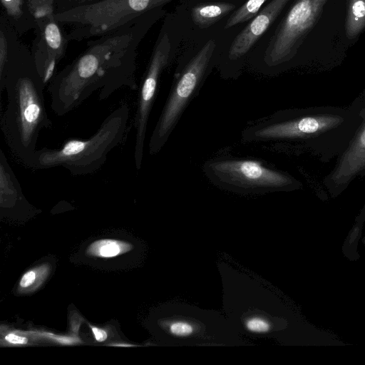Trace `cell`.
<instances>
[{
    "label": "cell",
    "instance_id": "6da1fadb",
    "mask_svg": "<svg viewBox=\"0 0 365 365\" xmlns=\"http://www.w3.org/2000/svg\"><path fill=\"white\" fill-rule=\"evenodd\" d=\"M165 14L163 7L155 9L113 31L88 41L86 49L56 73L48 83L53 112L58 116L65 115L98 90L100 101L123 87L135 91L138 48Z\"/></svg>",
    "mask_w": 365,
    "mask_h": 365
},
{
    "label": "cell",
    "instance_id": "7a4b0ae2",
    "mask_svg": "<svg viewBox=\"0 0 365 365\" xmlns=\"http://www.w3.org/2000/svg\"><path fill=\"white\" fill-rule=\"evenodd\" d=\"M360 122L350 105L283 109L246 128L242 139L272 143L293 155L308 153L327 163L346 150Z\"/></svg>",
    "mask_w": 365,
    "mask_h": 365
},
{
    "label": "cell",
    "instance_id": "3957f363",
    "mask_svg": "<svg viewBox=\"0 0 365 365\" xmlns=\"http://www.w3.org/2000/svg\"><path fill=\"white\" fill-rule=\"evenodd\" d=\"M9 26V48L4 67L0 69V91L7 95L6 108L1 118V129L14 156L30 168L36 151L38 135L51 129L44 103L45 88L31 49Z\"/></svg>",
    "mask_w": 365,
    "mask_h": 365
},
{
    "label": "cell",
    "instance_id": "277c9868",
    "mask_svg": "<svg viewBox=\"0 0 365 365\" xmlns=\"http://www.w3.org/2000/svg\"><path fill=\"white\" fill-rule=\"evenodd\" d=\"M128 105L113 110L90 138H68L60 147L36 150L30 168L63 167L73 175L93 174L107 160L108 153L123 140L129 118Z\"/></svg>",
    "mask_w": 365,
    "mask_h": 365
},
{
    "label": "cell",
    "instance_id": "5b68a950",
    "mask_svg": "<svg viewBox=\"0 0 365 365\" xmlns=\"http://www.w3.org/2000/svg\"><path fill=\"white\" fill-rule=\"evenodd\" d=\"M202 170L215 186L242 194L291 192L303 187L289 173L255 159L217 156L207 160Z\"/></svg>",
    "mask_w": 365,
    "mask_h": 365
},
{
    "label": "cell",
    "instance_id": "8992f818",
    "mask_svg": "<svg viewBox=\"0 0 365 365\" xmlns=\"http://www.w3.org/2000/svg\"><path fill=\"white\" fill-rule=\"evenodd\" d=\"M213 39L176 71L168 98L148 143L150 155L159 153L168 140L184 111L198 95L214 62Z\"/></svg>",
    "mask_w": 365,
    "mask_h": 365
},
{
    "label": "cell",
    "instance_id": "52a82bcc",
    "mask_svg": "<svg viewBox=\"0 0 365 365\" xmlns=\"http://www.w3.org/2000/svg\"><path fill=\"white\" fill-rule=\"evenodd\" d=\"M171 1L101 0L58 13L56 18L63 27L69 29L70 41H82L113 31Z\"/></svg>",
    "mask_w": 365,
    "mask_h": 365
},
{
    "label": "cell",
    "instance_id": "ba28073f",
    "mask_svg": "<svg viewBox=\"0 0 365 365\" xmlns=\"http://www.w3.org/2000/svg\"><path fill=\"white\" fill-rule=\"evenodd\" d=\"M327 0H297L269 40L263 56L262 71H280L295 55L297 48L312 27Z\"/></svg>",
    "mask_w": 365,
    "mask_h": 365
},
{
    "label": "cell",
    "instance_id": "9c48e42d",
    "mask_svg": "<svg viewBox=\"0 0 365 365\" xmlns=\"http://www.w3.org/2000/svg\"><path fill=\"white\" fill-rule=\"evenodd\" d=\"M36 26L31 51L36 68L46 86L65 56L70 41L56 18L54 0H29Z\"/></svg>",
    "mask_w": 365,
    "mask_h": 365
},
{
    "label": "cell",
    "instance_id": "30bf717a",
    "mask_svg": "<svg viewBox=\"0 0 365 365\" xmlns=\"http://www.w3.org/2000/svg\"><path fill=\"white\" fill-rule=\"evenodd\" d=\"M172 46L170 35L166 27L163 26L159 33L139 87L134 117V160L137 170H140L142 165L150 114L156 98L160 76L172 58Z\"/></svg>",
    "mask_w": 365,
    "mask_h": 365
},
{
    "label": "cell",
    "instance_id": "8fae6325",
    "mask_svg": "<svg viewBox=\"0 0 365 365\" xmlns=\"http://www.w3.org/2000/svg\"><path fill=\"white\" fill-rule=\"evenodd\" d=\"M349 105L356 110L361 122L347 148L323 180L331 197L340 195L356 178L365 176V88Z\"/></svg>",
    "mask_w": 365,
    "mask_h": 365
},
{
    "label": "cell",
    "instance_id": "7c38bea8",
    "mask_svg": "<svg viewBox=\"0 0 365 365\" xmlns=\"http://www.w3.org/2000/svg\"><path fill=\"white\" fill-rule=\"evenodd\" d=\"M290 0H269L246 26L236 36L228 51L227 58L233 66L231 77H237L236 62L242 59L265 33Z\"/></svg>",
    "mask_w": 365,
    "mask_h": 365
},
{
    "label": "cell",
    "instance_id": "4fadbf2b",
    "mask_svg": "<svg viewBox=\"0 0 365 365\" xmlns=\"http://www.w3.org/2000/svg\"><path fill=\"white\" fill-rule=\"evenodd\" d=\"M2 13L19 36L34 29L29 0H0Z\"/></svg>",
    "mask_w": 365,
    "mask_h": 365
},
{
    "label": "cell",
    "instance_id": "5bb4252c",
    "mask_svg": "<svg viewBox=\"0 0 365 365\" xmlns=\"http://www.w3.org/2000/svg\"><path fill=\"white\" fill-rule=\"evenodd\" d=\"M237 9V4L230 1H214L197 4L191 9L193 23L206 29Z\"/></svg>",
    "mask_w": 365,
    "mask_h": 365
},
{
    "label": "cell",
    "instance_id": "9a60e30c",
    "mask_svg": "<svg viewBox=\"0 0 365 365\" xmlns=\"http://www.w3.org/2000/svg\"><path fill=\"white\" fill-rule=\"evenodd\" d=\"M133 245L128 242L103 239L95 241L86 250L87 255L98 257H113L130 251Z\"/></svg>",
    "mask_w": 365,
    "mask_h": 365
},
{
    "label": "cell",
    "instance_id": "2e32d148",
    "mask_svg": "<svg viewBox=\"0 0 365 365\" xmlns=\"http://www.w3.org/2000/svg\"><path fill=\"white\" fill-rule=\"evenodd\" d=\"M365 27V0H349L346 24V36L355 38Z\"/></svg>",
    "mask_w": 365,
    "mask_h": 365
},
{
    "label": "cell",
    "instance_id": "e0dca14e",
    "mask_svg": "<svg viewBox=\"0 0 365 365\" xmlns=\"http://www.w3.org/2000/svg\"><path fill=\"white\" fill-rule=\"evenodd\" d=\"M365 222V204L356 217L352 228L349 232L342 247L344 255L350 260H356L359 257L358 253L359 241Z\"/></svg>",
    "mask_w": 365,
    "mask_h": 365
},
{
    "label": "cell",
    "instance_id": "ac0fdd59",
    "mask_svg": "<svg viewBox=\"0 0 365 365\" xmlns=\"http://www.w3.org/2000/svg\"><path fill=\"white\" fill-rule=\"evenodd\" d=\"M269 0H247L234 11L226 21L225 29L250 21Z\"/></svg>",
    "mask_w": 365,
    "mask_h": 365
},
{
    "label": "cell",
    "instance_id": "d6986e66",
    "mask_svg": "<svg viewBox=\"0 0 365 365\" xmlns=\"http://www.w3.org/2000/svg\"><path fill=\"white\" fill-rule=\"evenodd\" d=\"M101 0H54L56 14L92 4Z\"/></svg>",
    "mask_w": 365,
    "mask_h": 365
},
{
    "label": "cell",
    "instance_id": "ffe728a7",
    "mask_svg": "<svg viewBox=\"0 0 365 365\" xmlns=\"http://www.w3.org/2000/svg\"><path fill=\"white\" fill-rule=\"evenodd\" d=\"M170 331L177 336H187L192 333V327L189 324L178 322L170 326Z\"/></svg>",
    "mask_w": 365,
    "mask_h": 365
},
{
    "label": "cell",
    "instance_id": "44dd1931",
    "mask_svg": "<svg viewBox=\"0 0 365 365\" xmlns=\"http://www.w3.org/2000/svg\"><path fill=\"white\" fill-rule=\"evenodd\" d=\"M247 327L252 331L265 332L269 329V324L261 319L255 318L247 322Z\"/></svg>",
    "mask_w": 365,
    "mask_h": 365
},
{
    "label": "cell",
    "instance_id": "7402d4cb",
    "mask_svg": "<svg viewBox=\"0 0 365 365\" xmlns=\"http://www.w3.org/2000/svg\"><path fill=\"white\" fill-rule=\"evenodd\" d=\"M36 272L34 270H30L26 272L21 279L20 287L26 288L34 284L36 280Z\"/></svg>",
    "mask_w": 365,
    "mask_h": 365
},
{
    "label": "cell",
    "instance_id": "603a6c76",
    "mask_svg": "<svg viewBox=\"0 0 365 365\" xmlns=\"http://www.w3.org/2000/svg\"><path fill=\"white\" fill-rule=\"evenodd\" d=\"M5 339L9 343L24 344H26L28 340L26 337L16 335L14 334H9L5 336Z\"/></svg>",
    "mask_w": 365,
    "mask_h": 365
},
{
    "label": "cell",
    "instance_id": "cb8c5ba5",
    "mask_svg": "<svg viewBox=\"0 0 365 365\" xmlns=\"http://www.w3.org/2000/svg\"><path fill=\"white\" fill-rule=\"evenodd\" d=\"M91 327V329L93 331V333L94 334V336H95L96 341H98L99 342H102V341H104L107 339V337H108L107 333L103 329H99L97 327Z\"/></svg>",
    "mask_w": 365,
    "mask_h": 365
},
{
    "label": "cell",
    "instance_id": "d4e9b609",
    "mask_svg": "<svg viewBox=\"0 0 365 365\" xmlns=\"http://www.w3.org/2000/svg\"><path fill=\"white\" fill-rule=\"evenodd\" d=\"M243 1V0H242Z\"/></svg>",
    "mask_w": 365,
    "mask_h": 365
}]
</instances>
